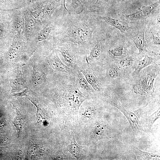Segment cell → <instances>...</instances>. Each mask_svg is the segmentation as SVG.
<instances>
[{
	"label": "cell",
	"instance_id": "cell-5",
	"mask_svg": "<svg viewBox=\"0 0 160 160\" xmlns=\"http://www.w3.org/2000/svg\"><path fill=\"white\" fill-rule=\"evenodd\" d=\"M84 63H82V61L78 65L80 71L93 90L102 92L104 87L101 80L95 73L92 66L87 64L85 61Z\"/></svg>",
	"mask_w": 160,
	"mask_h": 160
},
{
	"label": "cell",
	"instance_id": "cell-6",
	"mask_svg": "<svg viewBox=\"0 0 160 160\" xmlns=\"http://www.w3.org/2000/svg\"><path fill=\"white\" fill-rule=\"evenodd\" d=\"M47 62L53 71L74 74V71L67 66L60 59L57 52H53L47 57Z\"/></svg>",
	"mask_w": 160,
	"mask_h": 160
},
{
	"label": "cell",
	"instance_id": "cell-21",
	"mask_svg": "<svg viewBox=\"0 0 160 160\" xmlns=\"http://www.w3.org/2000/svg\"><path fill=\"white\" fill-rule=\"evenodd\" d=\"M125 50L123 46H119L110 49L109 54L112 56L116 57H121L124 55Z\"/></svg>",
	"mask_w": 160,
	"mask_h": 160
},
{
	"label": "cell",
	"instance_id": "cell-20",
	"mask_svg": "<svg viewBox=\"0 0 160 160\" xmlns=\"http://www.w3.org/2000/svg\"><path fill=\"white\" fill-rule=\"evenodd\" d=\"M108 76L111 79H114L120 76L119 69L115 65H112L109 67L107 71Z\"/></svg>",
	"mask_w": 160,
	"mask_h": 160
},
{
	"label": "cell",
	"instance_id": "cell-9",
	"mask_svg": "<svg viewBox=\"0 0 160 160\" xmlns=\"http://www.w3.org/2000/svg\"><path fill=\"white\" fill-rule=\"evenodd\" d=\"M101 17L106 23L118 29L121 33H126L131 29L128 23L124 20L116 19L108 16H101Z\"/></svg>",
	"mask_w": 160,
	"mask_h": 160
},
{
	"label": "cell",
	"instance_id": "cell-11",
	"mask_svg": "<svg viewBox=\"0 0 160 160\" xmlns=\"http://www.w3.org/2000/svg\"><path fill=\"white\" fill-rule=\"evenodd\" d=\"M157 59L154 57H151L146 55L142 60L139 61L135 70L132 72L133 76L138 75L140 72L144 68L150 65L155 63Z\"/></svg>",
	"mask_w": 160,
	"mask_h": 160
},
{
	"label": "cell",
	"instance_id": "cell-2",
	"mask_svg": "<svg viewBox=\"0 0 160 160\" xmlns=\"http://www.w3.org/2000/svg\"><path fill=\"white\" fill-rule=\"evenodd\" d=\"M160 69V65L155 63L143 69L139 79L133 86L135 93L146 97H153L154 82L159 74Z\"/></svg>",
	"mask_w": 160,
	"mask_h": 160
},
{
	"label": "cell",
	"instance_id": "cell-28",
	"mask_svg": "<svg viewBox=\"0 0 160 160\" xmlns=\"http://www.w3.org/2000/svg\"><path fill=\"white\" fill-rule=\"evenodd\" d=\"M1 26L0 25V37L1 36V35L3 33V30L1 28Z\"/></svg>",
	"mask_w": 160,
	"mask_h": 160
},
{
	"label": "cell",
	"instance_id": "cell-7",
	"mask_svg": "<svg viewBox=\"0 0 160 160\" xmlns=\"http://www.w3.org/2000/svg\"><path fill=\"white\" fill-rule=\"evenodd\" d=\"M159 1L147 6H143L136 12L128 15L127 17L130 19H138L147 17L153 14L159 6Z\"/></svg>",
	"mask_w": 160,
	"mask_h": 160
},
{
	"label": "cell",
	"instance_id": "cell-8",
	"mask_svg": "<svg viewBox=\"0 0 160 160\" xmlns=\"http://www.w3.org/2000/svg\"><path fill=\"white\" fill-rule=\"evenodd\" d=\"M104 45L103 43L98 41L95 43L90 49L89 55H86L84 60L88 65H91L100 58L103 53Z\"/></svg>",
	"mask_w": 160,
	"mask_h": 160
},
{
	"label": "cell",
	"instance_id": "cell-10",
	"mask_svg": "<svg viewBox=\"0 0 160 160\" xmlns=\"http://www.w3.org/2000/svg\"><path fill=\"white\" fill-rule=\"evenodd\" d=\"M73 71L79 88L80 87L89 93L94 92V90L87 82L78 65L76 66Z\"/></svg>",
	"mask_w": 160,
	"mask_h": 160
},
{
	"label": "cell",
	"instance_id": "cell-27",
	"mask_svg": "<svg viewBox=\"0 0 160 160\" xmlns=\"http://www.w3.org/2000/svg\"><path fill=\"white\" fill-rule=\"evenodd\" d=\"M66 0H63V4H64V7L65 9L67 10V11H68V12H69V10L67 9L66 8L65 5V2Z\"/></svg>",
	"mask_w": 160,
	"mask_h": 160
},
{
	"label": "cell",
	"instance_id": "cell-13",
	"mask_svg": "<svg viewBox=\"0 0 160 160\" xmlns=\"http://www.w3.org/2000/svg\"><path fill=\"white\" fill-rule=\"evenodd\" d=\"M134 150L136 156L143 159L159 160L160 159V156L158 154L143 151L137 147L134 148Z\"/></svg>",
	"mask_w": 160,
	"mask_h": 160
},
{
	"label": "cell",
	"instance_id": "cell-15",
	"mask_svg": "<svg viewBox=\"0 0 160 160\" xmlns=\"http://www.w3.org/2000/svg\"><path fill=\"white\" fill-rule=\"evenodd\" d=\"M82 147L78 145L74 138L73 142L67 147V149L73 156L78 159L81 156Z\"/></svg>",
	"mask_w": 160,
	"mask_h": 160
},
{
	"label": "cell",
	"instance_id": "cell-12",
	"mask_svg": "<svg viewBox=\"0 0 160 160\" xmlns=\"http://www.w3.org/2000/svg\"><path fill=\"white\" fill-rule=\"evenodd\" d=\"M133 39L135 45L139 50V54L147 51V44L144 32H139L133 37Z\"/></svg>",
	"mask_w": 160,
	"mask_h": 160
},
{
	"label": "cell",
	"instance_id": "cell-14",
	"mask_svg": "<svg viewBox=\"0 0 160 160\" xmlns=\"http://www.w3.org/2000/svg\"><path fill=\"white\" fill-rule=\"evenodd\" d=\"M94 128L93 133L96 138H101L108 135L109 129L106 125L99 124H96Z\"/></svg>",
	"mask_w": 160,
	"mask_h": 160
},
{
	"label": "cell",
	"instance_id": "cell-22",
	"mask_svg": "<svg viewBox=\"0 0 160 160\" xmlns=\"http://www.w3.org/2000/svg\"><path fill=\"white\" fill-rule=\"evenodd\" d=\"M160 108L154 113L149 116L147 119L146 124L147 127L151 128L155 121L160 118Z\"/></svg>",
	"mask_w": 160,
	"mask_h": 160
},
{
	"label": "cell",
	"instance_id": "cell-19",
	"mask_svg": "<svg viewBox=\"0 0 160 160\" xmlns=\"http://www.w3.org/2000/svg\"><path fill=\"white\" fill-rule=\"evenodd\" d=\"M133 61V58L131 57H124L119 60L118 65L121 68H128L132 65Z\"/></svg>",
	"mask_w": 160,
	"mask_h": 160
},
{
	"label": "cell",
	"instance_id": "cell-4",
	"mask_svg": "<svg viewBox=\"0 0 160 160\" xmlns=\"http://www.w3.org/2000/svg\"><path fill=\"white\" fill-rule=\"evenodd\" d=\"M58 47L65 64L73 70L81 62L78 56V51L71 44L65 43Z\"/></svg>",
	"mask_w": 160,
	"mask_h": 160
},
{
	"label": "cell",
	"instance_id": "cell-18",
	"mask_svg": "<svg viewBox=\"0 0 160 160\" xmlns=\"http://www.w3.org/2000/svg\"><path fill=\"white\" fill-rule=\"evenodd\" d=\"M53 27L52 23L48 24L39 33L38 37L39 41H42L47 39L51 33Z\"/></svg>",
	"mask_w": 160,
	"mask_h": 160
},
{
	"label": "cell",
	"instance_id": "cell-25",
	"mask_svg": "<svg viewBox=\"0 0 160 160\" xmlns=\"http://www.w3.org/2000/svg\"><path fill=\"white\" fill-rule=\"evenodd\" d=\"M152 34V42L153 44L155 45L158 46L159 47L160 44V36L159 34L153 33L152 32H151Z\"/></svg>",
	"mask_w": 160,
	"mask_h": 160
},
{
	"label": "cell",
	"instance_id": "cell-1",
	"mask_svg": "<svg viewBox=\"0 0 160 160\" xmlns=\"http://www.w3.org/2000/svg\"><path fill=\"white\" fill-rule=\"evenodd\" d=\"M70 19L63 28L61 34L60 43H69L80 53L88 49L94 28L88 17L76 16Z\"/></svg>",
	"mask_w": 160,
	"mask_h": 160
},
{
	"label": "cell",
	"instance_id": "cell-26",
	"mask_svg": "<svg viewBox=\"0 0 160 160\" xmlns=\"http://www.w3.org/2000/svg\"><path fill=\"white\" fill-rule=\"evenodd\" d=\"M28 92V89H25L20 92L14 94L13 96L15 97L27 96V93Z\"/></svg>",
	"mask_w": 160,
	"mask_h": 160
},
{
	"label": "cell",
	"instance_id": "cell-17",
	"mask_svg": "<svg viewBox=\"0 0 160 160\" xmlns=\"http://www.w3.org/2000/svg\"><path fill=\"white\" fill-rule=\"evenodd\" d=\"M13 105L16 112V116L14 120L13 123L17 130L18 134H20L22 131L24 124L23 119L20 111L15 106Z\"/></svg>",
	"mask_w": 160,
	"mask_h": 160
},
{
	"label": "cell",
	"instance_id": "cell-23",
	"mask_svg": "<svg viewBox=\"0 0 160 160\" xmlns=\"http://www.w3.org/2000/svg\"><path fill=\"white\" fill-rule=\"evenodd\" d=\"M55 7L51 3L45 5L44 10V15L46 17H49L55 10Z\"/></svg>",
	"mask_w": 160,
	"mask_h": 160
},
{
	"label": "cell",
	"instance_id": "cell-24",
	"mask_svg": "<svg viewBox=\"0 0 160 160\" xmlns=\"http://www.w3.org/2000/svg\"><path fill=\"white\" fill-rule=\"evenodd\" d=\"M85 0H73L72 7L75 9H77L81 7L83 10L84 6L83 4Z\"/></svg>",
	"mask_w": 160,
	"mask_h": 160
},
{
	"label": "cell",
	"instance_id": "cell-16",
	"mask_svg": "<svg viewBox=\"0 0 160 160\" xmlns=\"http://www.w3.org/2000/svg\"><path fill=\"white\" fill-rule=\"evenodd\" d=\"M45 77L43 73L35 66L33 67V82L36 86L42 84L45 81Z\"/></svg>",
	"mask_w": 160,
	"mask_h": 160
},
{
	"label": "cell",
	"instance_id": "cell-29",
	"mask_svg": "<svg viewBox=\"0 0 160 160\" xmlns=\"http://www.w3.org/2000/svg\"><path fill=\"white\" fill-rule=\"evenodd\" d=\"M95 2H98V1H99L100 0H95Z\"/></svg>",
	"mask_w": 160,
	"mask_h": 160
},
{
	"label": "cell",
	"instance_id": "cell-3",
	"mask_svg": "<svg viewBox=\"0 0 160 160\" xmlns=\"http://www.w3.org/2000/svg\"><path fill=\"white\" fill-rule=\"evenodd\" d=\"M111 103L123 113L134 132H140L144 131L140 119L144 106L136 111H132L126 109L119 102L115 103L111 101Z\"/></svg>",
	"mask_w": 160,
	"mask_h": 160
}]
</instances>
